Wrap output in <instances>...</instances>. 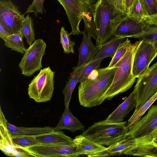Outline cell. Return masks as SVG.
<instances>
[{"instance_id":"cell-28","label":"cell","mask_w":157,"mask_h":157,"mask_svg":"<svg viewBox=\"0 0 157 157\" xmlns=\"http://www.w3.org/2000/svg\"><path fill=\"white\" fill-rule=\"evenodd\" d=\"M33 25L32 18L28 14L26 16L19 31L25 37L29 46L36 40Z\"/></svg>"},{"instance_id":"cell-13","label":"cell","mask_w":157,"mask_h":157,"mask_svg":"<svg viewBox=\"0 0 157 157\" xmlns=\"http://www.w3.org/2000/svg\"><path fill=\"white\" fill-rule=\"evenodd\" d=\"M147 25L146 20L139 22L128 16L118 26L114 36L121 39L128 37L138 38L143 34Z\"/></svg>"},{"instance_id":"cell-4","label":"cell","mask_w":157,"mask_h":157,"mask_svg":"<svg viewBox=\"0 0 157 157\" xmlns=\"http://www.w3.org/2000/svg\"><path fill=\"white\" fill-rule=\"evenodd\" d=\"M126 121L117 123L104 120L94 123L85 130L82 135L102 146H111L123 139L128 131Z\"/></svg>"},{"instance_id":"cell-27","label":"cell","mask_w":157,"mask_h":157,"mask_svg":"<svg viewBox=\"0 0 157 157\" xmlns=\"http://www.w3.org/2000/svg\"><path fill=\"white\" fill-rule=\"evenodd\" d=\"M157 99V92L139 108L135 109L133 114L128 121L127 126L128 128L133 125L141 118Z\"/></svg>"},{"instance_id":"cell-30","label":"cell","mask_w":157,"mask_h":157,"mask_svg":"<svg viewBox=\"0 0 157 157\" xmlns=\"http://www.w3.org/2000/svg\"><path fill=\"white\" fill-rule=\"evenodd\" d=\"M70 33L62 27L60 32V41L63 50V52L67 54L71 53L75 54L74 46L75 44V42L71 40Z\"/></svg>"},{"instance_id":"cell-1","label":"cell","mask_w":157,"mask_h":157,"mask_svg":"<svg viewBox=\"0 0 157 157\" xmlns=\"http://www.w3.org/2000/svg\"><path fill=\"white\" fill-rule=\"evenodd\" d=\"M116 67H107L94 71L78 86V98L80 105L91 108L101 104L106 99V93L111 86Z\"/></svg>"},{"instance_id":"cell-24","label":"cell","mask_w":157,"mask_h":157,"mask_svg":"<svg viewBox=\"0 0 157 157\" xmlns=\"http://www.w3.org/2000/svg\"><path fill=\"white\" fill-rule=\"evenodd\" d=\"M147 25L143 34L138 38L144 40L153 44L157 42V13L149 16L146 19Z\"/></svg>"},{"instance_id":"cell-31","label":"cell","mask_w":157,"mask_h":157,"mask_svg":"<svg viewBox=\"0 0 157 157\" xmlns=\"http://www.w3.org/2000/svg\"><path fill=\"white\" fill-rule=\"evenodd\" d=\"M104 59L92 60L83 67L78 80L77 83L85 79L94 71L100 69L101 62Z\"/></svg>"},{"instance_id":"cell-23","label":"cell","mask_w":157,"mask_h":157,"mask_svg":"<svg viewBox=\"0 0 157 157\" xmlns=\"http://www.w3.org/2000/svg\"><path fill=\"white\" fill-rule=\"evenodd\" d=\"M9 130L11 135H37L49 132L53 128L50 126L43 127H17L7 122Z\"/></svg>"},{"instance_id":"cell-7","label":"cell","mask_w":157,"mask_h":157,"mask_svg":"<svg viewBox=\"0 0 157 157\" xmlns=\"http://www.w3.org/2000/svg\"><path fill=\"white\" fill-rule=\"evenodd\" d=\"M133 91L136 98L135 109L157 92V62L138 78Z\"/></svg>"},{"instance_id":"cell-38","label":"cell","mask_w":157,"mask_h":157,"mask_svg":"<svg viewBox=\"0 0 157 157\" xmlns=\"http://www.w3.org/2000/svg\"><path fill=\"white\" fill-rule=\"evenodd\" d=\"M8 156L17 157H35L31 153H25L17 152L10 154Z\"/></svg>"},{"instance_id":"cell-22","label":"cell","mask_w":157,"mask_h":157,"mask_svg":"<svg viewBox=\"0 0 157 157\" xmlns=\"http://www.w3.org/2000/svg\"><path fill=\"white\" fill-rule=\"evenodd\" d=\"M124 41V39L119 38L114 36L104 44L93 60L104 59L110 57L112 58L120 44Z\"/></svg>"},{"instance_id":"cell-5","label":"cell","mask_w":157,"mask_h":157,"mask_svg":"<svg viewBox=\"0 0 157 157\" xmlns=\"http://www.w3.org/2000/svg\"><path fill=\"white\" fill-rule=\"evenodd\" d=\"M55 74L49 66L41 69L29 85V97L37 102L50 100L54 90Z\"/></svg>"},{"instance_id":"cell-11","label":"cell","mask_w":157,"mask_h":157,"mask_svg":"<svg viewBox=\"0 0 157 157\" xmlns=\"http://www.w3.org/2000/svg\"><path fill=\"white\" fill-rule=\"evenodd\" d=\"M157 128V105H153L147 114L128 128L126 136L138 139L150 135Z\"/></svg>"},{"instance_id":"cell-14","label":"cell","mask_w":157,"mask_h":157,"mask_svg":"<svg viewBox=\"0 0 157 157\" xmlns=\"http://www.w3.org/2000/svg\"><path fill=\"white\" fill-rule=\"evenodd\" d=\"M76 145V153L80 156L105 157V153L108 147L100 145L86 138L82 134L77 136L73 140Z\"/></svg>"},{"instance_id":"cell-15","label":"cell","mask_w":157,"mask_h":157,"mask_svg":"<svg viewBox=\"0 0 157 157\" xmlns=\"http://www.w3.org/2000/svg\"><path fill=\"white\" fill-rule=\"evenodd\" d=\"M6 119L1 107L0 108V149L4 154L19 152L31 153L26 148L15 146L13 142L11 134L8 128Z\"/></svg>"},{"instance_id":"cell-42","label":"cell","mask_w":157,"mask_h":157,"mask_svg":"<svg viewBox=\"0 0 157 157\" xmlns=\"http://www.w3.org/2000/svg\"><path fill=\"white\" fill-rule=\"evenodd\" d=\"M157 52V42L154 44Z\"/></svg>"},{"instance_id":"cell-21","label":"cell","mask_w":157,"mask_h":157,"mask_svg":"<svg viewBox=\"0 0 157 157\" xmlns=\"http://www.w3.org/2000/svg\"><path fill=\"white\" fill-rule=\"evenodd\" d=\"M85 65L79 67L77 66L73 68V71L63 90V94L64 96V101L65 107H69L72 92L78 83V79Z\"/></svg>"},{"instance_id":"cell-32","label":"cell","mask_w":157,"mask_h":157,"mask_svg":"<svg viewBox=\"0 0 157 157\" xmlns=\"http://www.w3.org/2000/svg\"><path fill=\"white\" fill-rule=\"evenodd\" d=\"M132 44L128 38L120 45L115 53L112 58L108 67L114 66L123 56Z\"/></svg>"},{"instance_id":"cell-8","label":"cell","mask_w":157,"mask_h":157,"mask_svg":"<svg viewBox=\"0 0 157 157\" xmlns=\"http://www.w3.org/2000/svg\"><path fill=\"white\" fill-rule=\"evenodd\" d=\"M63 6L71 29L70 35L81 34L79 29L82 15L93 7L95 0H57Z\"/></svg>"},{"instance_id":"cell-41","label":"cell","mask_w":157,"mask_h":157,"mask_svg":"<svg viewBox=\"0 0 157 157\" xmlns=\"http://www.w3.org/2000/svg\"><path fill=\"white\" fill-rule=\"evenodd\" d=\"M152 144L154 146L157 147V136L153 139L152 142Z\"/></svg>"},{"instance_id":"cell-43","label":"cell","mask_w":157,"mask_h":157,"mask_svg":"<svg viewBox=\"0 0 157 157\" xmlns=\"http://www.w3.org/2000/svg\"><path fill=\"white\" fill-rule=\"evenodd\" d=\"M109 0V1H112V0Z\"/></svg>"},{"instance_id":"cell-19","label":"cell","mask_w":157,"mask_h":157,"mask_svg":"<svg viewBox=\"0 0 157 157\" xmlns=\"http://www.w3.org/2000/svg\"><path fill=\"white\" fill-rule=\"evenodd\" d=\"M63 129L69 130L74 132L77 130L83 132L85 126L72 114L69 107H66L57 125L53 128L55 131H61Z\"/></svg>"},{"instance_id":"cell-17","label":"cell","mask_w":157,"mask_h":157,"mask_svg":"<svg viewBox=\"0 0 157 157\" xmlns=\"http://www.w3.org/2000/svg\"><path fill=\"white\" fill-rule=\"evenodd\" d=\"M136 98L133 91L129 96L109 115L104 121L108 123H117L123 122L129 112L135 107Z\"/></svg>"},{"instance_id":"cell-29","label":"cell","mask_w":157,"mask_h":157,"mask_svg":"<svg viewBox=\"0 0 157 157\" xmlns=\"http://www.w3.org/2000/svg\"><path fill=\"white\" fill-rule=\"evenodd\" d=\"M11 136L14 144L17 146L26 148L39 144L36 140L34 135L11 134Z\"/></svg>"},{"instance_id":"cell-20","label":"cell","mask_w":157,"mask_h":157,"mask_svg":"<svg viewBox=\"0 0 157 157\" xmlns=\"http://www.w3.org/2000/svg\"><path fill=\"white\" fill-rule=\"evenodd\" d=\"M137 145L136 139L131 138L125 136L122 139L108 147L105 153V157L119 155H126Z\"/></svg>"},{"instance_id":"cell-36","label":"cell","mask_w":157,"mask_h":157,"mask_svg":"<svg viewBox=\"0 0 157 157\" xmlns=\"http://www.w3.org/2000/svg\"><path fill=\"white\" fill-rule=\"evenodd\" d=\"M157 136V128L152 132L150 135L143 137L144 143L146 144H151L153 139Z\"/></svg>"},{"instance_id":"cell-6","label":"cell","mask_w":157,"mask_h":157,"mask_svg":"<svg viewBox=\"0 0 157 157\" xmlns=\"http://www.w3.org/2000/svg\"><path fill=\"white\" fill-rule=\"evenodd\" d=\"M46 46L42 39H38L26 49L19 64L23 75L31 76L42 67V60Z\"/></svg>"},{"instance_id":"cell-25","label":"cell","mask_w":157,"mask_h":157,"mask_svg":"<svg viewBox=\"0 0 157 157\" xmlns=\"http://www.w3.org/2000/svg\"><path fill=\"white\" fill-rule=\"evenodd\" d=\"M127 14L128 16L139 22L146 20L149 16L143 0H135Z\"/></svg>"},{"instance_id":"cell-34","label":"cell","mask_w":157,"mask_h":157,"mask_svg":"<svg viewBox=\"0 0 157 157\" xmlns=\"http://www.w3.org/2000/svg\"><path fill=\"white\" fill-rule=\"evenodd\" d=\"M149 16L157 13V0H143Z\"/></svg>"},{"instance_id":"cell-40","label":"cell","mask_w":157,"mask_h":157,"mask_svg":"<svg viewBox=\"0 0 157 157\" xmlns=\"http://www.w3.org/2000/svg\"><path fill=\"white\" fill-rule=\"evenodd\" d=\"M148 157H157V147L155 146L151 150Z\"/></svg>"},{"instance_id":"cell-26","label":"cell","mask_w":157,"mask_h":157,"mask_svg":"<svg viewBox=\"0 0 157 157\" xmlns=\"http://www.w3.org/2000/svg\"><path fill=\"white\" fill-rule=\"evenodd\" d=\"M23 35L20 32L11 34L4 41V46L11 48V50L24 54L26 48L23 41Z\"/></svg>"},{"instance_id":"cell-39","label":"cell","mask_w":157,"mask_h":157,"mask_svg":"<svg viewBox=\"0 0 157 157\" xmlns=\"http://www.w3.org/2000/svg\"><path fill=\"white\" fill-rule=\"evenodd\" d=\"M135 0H124L126 9L128 13L129 9Z\"/></svg>"},{"instance_id":"cell-9","label":"cell","mask_w":157,"mask_h":157,"mask_svg":"<svg viewBox=\"0 0 157 157\" xmlns=\"http://www.w3.org/2000/svg\"><path fill=\"white\" fill-rule=\"evenodd\" d=\"M140 40L133 62L132 74L135 78H138L147 71L150 63L157 56V52L153 43L144 40Z\"/></svg>"},{"instance_id":"cell-16","label":"cell","mask_w":157,"mask_h":157,"mask_svg":"<svg viewBox=\"0 0 157 157\" xmlns=\"http://www.w3.org/2000/svg\"><path fill=\"white\" fill-rule=\"evenodd\" d=\"M83 35L82 41L78 49L79 60L77 67H81L92 61L101 47L93 43L90 36L84 30L81 32Z\"/></svg>"},{"instance_id":"cell-37","label":"cell","mask_w":157,"mask_h":157,"mask_svg":"<svg viewBox=\"0 0 157 157\" xmlns=\"http://www.w3.org/2000/svg\"><path fill=\"white\" fill-rule=\"evenodd\" d=\"M12 34L3 25L0 24V37L5 41Z\"/></svg>"},{"instance_id":"cell-2","label":"cell","mask_w":157,"mask_h":157,"mask_svg":"<svg viewBox=\"0 0 157 157\" xmlns=\"http://www.w3.org/2000/svg\"><path fill=\"white\" fill-rule=\"evenodd\" d=\"M93 14L97 35L96 44L101 47L113 37L118 26L128 16L108 0H97Z\"/></svg>"},{"instance_id":"cell-33","label":"cell","mask_w":157,"mask_h":157,"mask_svg":"<svg viewBox=\"0 0 157 157\" xmlns=\"http://www.w3.org/2000/svg\"><path fill=\"white\" fill-rule=\"evenodd\" d=\"M44 0H33L32 3L29 6L24 14L33 13L35 17H38L39 14L45 13L46 10L43 6Z\"/></svg>"},{"instance_id":"cell-10","label":"cell","mask_w":157,"mask_h":157,"mask_svg":"<svg viewBox=\"0 0 157 157\" xmlns=\"http://www.w3.org/2000/svg\"><path fill=\"white\" fill-rule=\"evenodd\" d=\"M25 15L12 1L0 0V24L12 34L19 32Z\"/></svg>"},{"instance_id":"cell-35","label":"cell","mask_w":157,"mask_h":157,"mask_svg":"<svg viewBox=\"0 0 157 157\" xmlns=\"http://www.w3.org/2000/svg\"><path fill=\"white\" fill-rule=\"evenodd\" d=\"M111 2L117 9L127 13L124 0H112Z\"/></svg>"},{"instance_id":"cell-12","label":"cell","mask_w":157,"mask_h":157,"mask_svg":"<svg viewBox=\"0 0 157 157\" xmlns=\"http://www.w3.org/2000/svg\"><path fill=\"white\" fill-rule=\"evenodd\" d=\"M76 145H45L36 144L26 149L35 157H75L79 156L76 153Z\"/></svg>"},{"instance_id":"cell-18","label":"cell","mask_w":157,"mask_h":157,"mask_svg":"<svg viewBox=\"0 0 157 157\" xmlns=\"http://www.w3.org/2000/svg\"><path fill=\"white\" fill-rule=\"evenodd\" d=\"M39 144L45 145H64L75 144L74 139L65 135L61 131H52L34 136Z\"/></svg>"},{"instance_id":"cell-3","label":"cell","mask_w":157,"mask_h":157,"mask_svg":"<svg viewBox=\"0 0 157 157\" xmlns=\"http://www.w3.org/2000/svg\"><path fill=\"white\" fill-rule=\"evenodd\" d=\"M140 40L132 44L125 54L115 65L116 67L113 79L106 94V99L110 100L119 94L130 89L136 78L132 74V64L136 48Z\"/></svg>"}]
</instances>
